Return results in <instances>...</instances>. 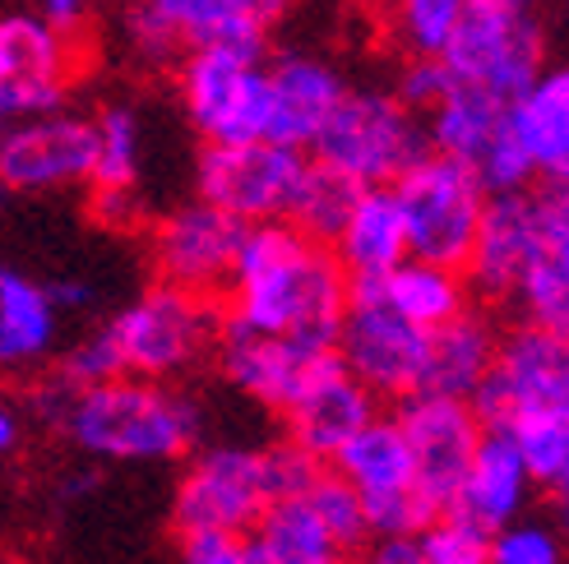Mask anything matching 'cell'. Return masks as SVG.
<instances>
[{
	"label": "cell",
	"instance_id": "cell-35",
	"mask_svg": "<svg viewBox=\"0 0 569 564\" xmlns=\"http://www.w3.org/2000/svg\"><path fill=\"white\" fill-rule=\"evenodd\" d=\"M463 0H389V28L403 51L440 56L453 23H459Z\"/></svg>",
	"mask_w": 569,
	"mask_h": 564
},
{
	"label": "cell",
	"instance_id": "cell-46",
	"mask_svg": "<svg viewBox=\"0 0 569 564\" xmlns=\"http://www.w3.org/2000/svg\"><path fill=\"white\" fill-rule=\"evenodd\" d=\"M19 435H23V421H19V412L0 403V459L14 454V449H19Z\"/></svg>",
	"mask_w": 569,
	"mask_h": 564
},
{
	"label": "cell",
	"instance_id": "cell-34",
	"mask_svg": "<svg viewBox=\"0 0 569 564\" xmlns=\"http://www.w3.org/2000/svg\"><path fill=\"white\" fill-rule=\"evenodd\" d=\"M306 504L316 510V518L333 532V542L343 546L348 555L371 546V527H366V510H361V495L348 482L343 472H333L329 463L316 472V482L306 486Z\"/></svg>",
	"mask_w": 569,
	"mask_h": 564
},
{
	"label": "cell",
	"instance_id": "cell-15",
	"mask_svg": "<svg viewBox=\"0 0 569 564\" xmlns=\"http://www.w3.org/2000/svg\"><path fill=\"white\" fill-rule=\"evenodd\" d=\"M74 79L70 33L42 14H0V121H28L66 107Z\"/></svg>",
	"mask_w": 569,
	"mask_h": 564
},
{
	"label": "cell",
	"instance_id": "cell-5",
	"mask_svg": "<svg viewBox=\"0 0 569 564\" xmlns=\"http://www.w3.org/2000/svg\"><path fill=\"white\" fill-rule=\"evenodd\" d=\"M306 153L352 177L357 185H389L421 153H431V144H426L421 117L389 89H348Z\"/></svg>",
	"mask_w": 569,
	"mask_h": 564
},
{
	"label": "cell",
	"instance_id": "cell-22",
	"mask_svg": "<svg viewBox=\"0 0 569 564\" xmlns=\"http://www.w3.org/2000/svg\"><path fill=\"white\" fill-rule=\"evenodd\" d=\"M509 130H515L519 149L528 153L537 181H569V70L542 66L528 89L505 102Z\"/></svg>",
	"mask_w": 569,
	"mask_h": 564
},
{
	"label": "cell",
	"instance_id": "cell-12",
	"mask_svg": "<svg viewBox=\"0 0 569 564\" xmlns=\"http://www.w3.org/2000/svg\"><path fill=\"white\" fill-rule=\"evenodd\" d=\"M306 149L273 144V139H246V144H204L194 162L199 200L232 213L241 222L288 218L292 194L306 177Z\"/></svg>",
	"mask_w": 569,
	"mask_h": 564
},
{
	"label": "cell",
	"instance_id": "cell-17",
	"mask_svg": "<svg viewBox=\"0 0 569 564\" xmlns=\"http://www.w3.org/2000/svg\"><path fill=\"white\" fill-rule=\"evenodd\" d=\"M246 236V222L222 213L204 200L172 209L158 232H153V264L158 278L172 288L199 292V296H227L232 288V269H237V250Z\"/></svg>",
	"mask_w": 569,
	"mask_h": 564
},
{
	"label": "cell",
	"instance_id": "cell-8",
	"mask_svg": "<svg viewBox=\"0 0 569 564\" xmlns=\"http://www.w3.org/2000/svg\"><path fill=\"white\" fill-rule=\"evenodd\" d=\"M292 0H134L126 33L149 66H177L190 47H269Z\"/></svg>",
	"mask_w": 569,
	"mask_h": 564
},
{
	"label": "cell",
	"instance_id": "cell-7",
	"mask_svg": "<svg viewBox=\"0 0 569 564\" xmlns=\"http://www.w3.org/2000/svg\"><path fill=\"white\" fill-rule=\"evenodd\" d=\"M218 324H222L218 296H199L172 288V282H158L144 296H134L107 329L121 348L126 375L172 380L194 371L204 356H213Z\"/></svg>",
	"mask_w": 569,
	"mask_h": 564
},
{
	"label": "cell",
	"instance_id": "cell-36",
	"mask_svg": "<svg viewBox=\"0 0 569 564\" xmlns=\"http://www.w3.org/2000/svg\"><path fill=\"white\" fill-rule=\"evenodd\" d=\"M487 564H565L560 532L537 518H515L487 537Z\"/></svg>",
	"mask_w": 569,
	"mask_h": 564
},
{
	"label": "cell",
	"instance_id": "cell-28",
	"mask_svg": "<svg viewBox=\"0 0 569 564\" xmlns=\"http://www.w3.org/2000/svg\"><path fill=\"white\" fill-rule=\"evenodd\" d=\"M421 125H426L431 153H445L472 172V162L487 153L496 130L505 125V102L481 93V89H468V83H453V89L421 117Z\"/></svg>",
	"mask_w": 569,
	"mask_h": 564
},
{
	"label": "cell",
	"instance_id": "cell-30",
	"mask_svg": "<svg viewBox=\"0 0 569 564\" xmlns=\"http://www.w3.org/2000/svg\"><path fill=\"white\" fill-rule=\"evenodd\" d=\"M361 190H366V185H357L352 177L333 172V167H325V162L310 158V162H306V177H301V185H297V194H292L288 222H292L301 236L320 241V245H333V236L343 232V222H348V213H352V204H357Z\"/></svg>",
	"mask_w": 569,
	"mask_h": 564
},
{
	"label": "cell",
	"instance_id": "cell-9",
	"mask_svg": "<svg viewBox=\"0 0 569 564\" xmlns=\"http://www.w3.org/2000/svg\"><path fill=\"white\" fill-rule=\"evenodd\" d=\"M389 185L398 194V209H403L408 255L445 264V269H463L481 209H487L481 181L463 162H453L445 153H421Z\"/></svg>",
	"mask_w": 569,
	"mask_h": 564
},
{
	"label": "cell",
	"instance_id": "cell-42",
	"mask_svg": "<svg viewBox=\"0 0 569 564\" xmlns=\"http://www.w3.org/2000/svg\"><path fill=\"white\" fill-rule=\"evenodd\" d=\"M181 564H260L246 532H186Z\"/></svg>",
	"mask_w": 569,
	"mask_h": 564
},
{
	"label": "cell",
	"instance_id": "cell-13",
	"mask_svg": "<svg viewBox=\"0 0 569 564\" xmlns=\"http://www.w3.org/2000/svg\"><path fill=\"white\" fill-rule=\"evenodd\" d=\"M269 500L264 449L222 444L204 449L186 467L172 495V523L181 537L186 532H250Z\"/></svg>",
	"mask_w": 569,
	"mask_h": 564
},
{
	"label": "cell",
	"instance_id": "cell-39",
	"mask_svg": "<svg viewBox=\"0 0 569 564\" xmlns=\"http://www.w3.org/2000/svg\"><path fill=\"white\" fill-rule=\"evenodd\" d=\"M126 375V365H121V348H117V338H111V329L102 324L98 333L89 338H79L74 352L61 361V380L83 389V384H107V380H117Z\"/></svg>",
	"mask_w": 569,
	"mask_h": 564
},
{
	"label": "cell",
	"instance_id": "cell-27",
	"mask_svg": "<svg viewBox=\"0 0 569 564\" xmlns=\"http://www.w3.org/2000/svg\"><path fill=\"white\" fill-rule=\"evenodd\" d=\"M380 282V292L385 301L398 310L403 320H412L417 329H440L445 320L453 315H463L472 292H468V278L463 269H445V264H431V260H417L408 255L403 264H393Z\"/></svg>",
	"mask_w": 569,
	"mask_h": 564
},
{
	"label": "cell",
	"instance_id": "cell-25",
	"mask_svg": "<svg viewBox=\"0 0 569 564\" xmlns=\"http://www.w3.org/2000/svg\"><path fill=\"white\" fill-rule=\"evenodd\" d=\"M56 320L61 310L51 305L47 282L0 264V365H38L56 343Z\"/></svg>",
	"mask_w": 569,
	"mask_h": 564
},
{
	"label": "cell",
	"instance_id": "cell-40",
	"mask_svg": "<svg viewBox=\"0 0 569 564\" xmlns=\"http://www.w3.org/2000/svg\"><path fill=\"white\" fill-rule=\"evenodd\" d=\"M449 89H453V74H449V66L440 61V56H412V61L403 66V74H398L393 98L408 111H417V117H426Z\"/></svg>",
	"mask_w": 569,
	"mask_h": 564
},
{
	"label": "cell",
	"instance_id": "cell-48",
	"mask_svg": "<svg viewBox=\"0 0 569 564\" xmlns=\"http://www.w3.org/2000/svg\"><path fill=\"white\" fill-rule=\"evenodd\" d=\"M528 6H537V0H528Z\"/></svg>",
	"mask_w": 569,
	"mask_h": 564
},
{
	"label": "cell",
	"instance_id": "cell-45",
	"mask_svg": "<svg viewBox=\"0 0 569 564\" xmlns=\"http://www.w3.org/2000/svg\"><path fill=\"white\" fill-rule=\"evenodd\" d=\"M47 296H51L56 310H70V305H89L93 288L89 282H47Z\"/></svg>",
	"mask_w": 569,
	"mask_h": 564
},
{
	"label": "cell",
	"instance_id": "cell-19",
	"mask_svg": "<svg viewBox=\"0 0 569 564\" xmlns=\"http://www.w3.org/2000/svg\"><path fill=\"white\" fill-rule=\"evenodd\" d=\"M376 412H380V399L366 384H357L333 352L320 371L306 380L297 399L282 407V421H288L292 444H301L310 459L329 463Z\"/></svg>",
	"mask_w": 569,
	"mask_h": 564
},
{
	"label": "cell",
	"instance_id": "cell-23",
	"mask_svg": "<svg viewBox=\"0 0 569 564\" xmlns=\"http://www.w3.org/2000/svg\"><path fill=\"white\" fill-rule=\"evenodd\" d=\"M329 250L338 255V264H343L348 282L385 278L393 264H403L408 228H403V209H398L393 185H366Z\"/></svg>",
	"mask_w": 569,
	"mask_h": 564
},
{
	"label": "cell",
	"instance_id": "cell-3",
	"mask_svg": "<svg viewBox=\"0 0 569 564\" xmlns=\"http://www.w3.org/2000/svg\"><path fill=\"white\" fill-rule=\"evenodd\" d=\"M551 245H569V190L556 181H532L509 194H487L477 236L468 250V292L509 301L523 269Z\"/></svg>",
	"mask_w": 569,
	"mask_h": 564
},
{
	"label": "cell",
	"instance_id": "cell-29",
	"mask_svg": "<svg viewBox=\"0 0 569 564\" xmlns=\"http://www.w3.org/2000/svg\"><path fill=\"white\" fill-rule=\"evenodd\" d=\"M333 472H343L357 495H385L412 486V449L398 431L393 412H376L366 426L329 459Z\"/></svg>",
	"mask_w": 569,
	"mask_h": 564
},
{
	"label": "cell",
	"instance_id": "cell-11",
	"mask_svg": "<svg viewBox=\"0 0 569 564\" xmlns=\"http://www.w3.org/2000/svg\"><path fill=\"white\" fill-rule=\"evenodd\" d=\"M481 431H505L523 412L569 407V333L519 324L496 338L491 371L468 399Z\"/></svg>",
	"mask_w": 569,
	"mask_h": 564
},
{
	"label": "cell",
	"instance_id": "cell-21",
	"mask_svg": "<svg viewBox=\"0 0 569 564\" xmlns=\"http://www.w3.org/2000/svg\"><path fill=\"white\" fill-rule=\"evenodd\" d=\"M264 70H269V134L264 139L288 144V149H310V139L320 134L338 98L348 93L343 74L306 51H288L278 61H264Z\"/></svg>",
	"mask_w": 569,
	"mask_h": 564
},
{
	"label": "cell",
	"instance_id": "cell-1",
	"mask_svg": "<svg viewBox=\"0 0 569 564\" xmlns=\"http://www.w3.org/2000/svg\"><path fill=\"white\" fill-rule=\"evenodd\" d=\"M348 305V273L329 245L301 236L288 218L246 222L227 315L250 329L333 348Z\"/></svg>",
	"mask_w": 569,
	"mask_h": 564
},
{
	"label": "cell",
	"instance_id": "cell-2",
	"mask_svg": "<svg viewBox=\"0 0 569 564\" xmlns=\"http://www.w3.org/2000/svg\"><path fill=\"white\" fill-rule=\"evenodd\" d=\"M33 412L74 449L111 463H172L199 440V407L158 380L117 375L107 384H66L61 375L33 393Z\"/></svg>",
	"mask_w": 569,
	"mask_h": 564
},
{
	"label": "cell",
	"instance_id": "cell-43",
	"mask_svg": "<svg viewBox=\"0 0 569 564\" xmlns=\"http://www.w3.org/2000/svg\"><path fill=\"white\" fill-rule=\"evenodd\" d=\"M89 6L93 0H38V14L61 33H79L83 19H89Z\"/></svg>",
	"mask_w": 569,
	"mask_h": 564
},
{
	"label": "cell",
	"instance_id": "cell-32",
	"mask_svg": "<svg viewBox=\"0 0 569 564\" xmlns=\"http://www.w3.org/2000/svg\"><path fill=\"white\" fill-rule=\"evenodd\" d=\"M139 144H144V130H139L134 107L111 102L102 107V117L93 121V190H134L139 181Z\"/></svg>",
	"mask_w": 569,
	"mask_h": 564
},
{
	"label": "cell",
	"instance_id": "cell-49",
	"mask_svg": "<svg viewBox=\"0 0 569 564\" xmlns=\"http://www.w3.org/2000/svg\"><path fill=\"white\" fill-rule=\"evenodd\" d=\"M348 564H352V560H348Z\"/></svg>",
	"mask_w": 569,
	"mask_h": 564
},
{
	"label": "cell",
	"instance_id": "cell-6",
	"mask_svg": "<svg viewBox=\"0 0 569 564\" xmlns=\"http://www.w3.org/2000/svg\"><path fill=\"white\" fill-rule=\"evenodd\" d=\"M269 47H190L177 61L181 107L204 144H246L269 134Z\"/></svg>",
	"mask_w": 569,
	"mask_h": 564
},
{
	"label": "cell",
	"instance_id": "cell-14",
	"mask_svg": "<svg viewBox=\"0 0 569 564\" xmlns=\"http://www.w3.org/2000/svg\"><path fill=\"white\" fill-rule=\"evenodd\" d=\"M393 421L412 449V491L436 514H449L481 440V421L472 416L468 399H445V393H408L393 403Z\"/></svg>",
	"mask_w": 569,
	"mask_h": 564
},
{
	"label": "cell",
	"instance_id": "cell-18",
	"mask_svg": "<svg viewBox=\"0 0 569 564\" xmlns=\"http://www.w3.org/2000/svg\"><path fill=\"white\" fill-rule=\"evenodd\" d=\"M93 172V121L66 117L61 107L42 117L10 121L0 134V190L38 194L89 181Z\"/></svg>",
	"mask_w": 569,
	"mask_h": 564
},
{
	"label": "cell",
	"instance_id": "cell-16",
	"mask_svg": "<svg viewBox=\"0 0 569 564\" xmlns=\"http://www.w3.org/2000/svg\"><path fill=\"white\" fill-rule=\"evenodd\" d=\"M329 356H333V348H316V343H301V338L250 329L222 310L218 343H213L218 371L237 393H246V399L264 403L273 412L288 407Z\"/></svg>",
	"mask_w": 569,
	"mask_h": 564
},
{
	"label": "cell",
	"instance_id": "cell-44",
	"mask_svg": "<svg viewBox=\"0 0 569 564\" xmlns=\"http://www.w3.org/2000/svg\"><path fill=\"white\" fill-rule=\"evenodd\" d=\"M361 564H426V560H421L417 537H380V542H371V555Z\"/></svg>",
	"mask_w": 569,
	"mask_h": 564
},
{
	"label": "cell",
	"instance_id": "cell-37",
	"mask_svg": "<svg viewBox=\"0 0 569 564\" xmlns=\"http://www.w3.org/2000/svg\"><path fill=\"white\" fill-rule=\"evenodd\" d=\"M361 510H366V527H371V542H380V537H417L426 523L440 518L412 486L408 491H385V495H361Z\"/></svg>",
	"mask_w": 569,
	"mask_h": 564
},
{
	"label": "cell",
	"instance_id": "cell-33",
	"mask_svg": "<svg viewBox=\"0 0 569 564\" xmlns=\"http://www.w3.org/2000/svg\"><path fill=\"white\" fill-rule=\"evenodd\" d=\"M509 301H519L528 324L569 333V245L542 250V255L523 269L519 288Z\"/></svg>",
	"mask_w": 569,
	"mask_h": 564
},
{
	"label": "cell",
	"instance_id": "cell-20",
	"mask_svg": "<svg viewBox=\"0 0 569 564\" xmlns=\"http://www.w3.org/2000/svg\"><path fill=\"white\" fill-rule=\"evenodd\" d=\"M532 476L519 459L515 440L505 431H481L477 449H472V463L459 482V495L449 504V518H459L468 527H477L481 537H491L496 527L515 523L519 514H528L532 504Z\"/></svg>",
	"mask_w": 569,
	"mask_h": 564
},
{
	"label": "cell",
	"instance_id": "cell-24",
	"mask_svg": "<svg viewBox=\"0 0 569 564\" xmlns=\"http://www.w3.org/2000/svg\"><path fill=\"white\" fill-rule=\"evenodd\" d=\"M496 324L481 310L445 320L440 329L426 333V356H421V380L417 393H445V399H472L481 375L491 371L496 356Z\"/></svg>",
	"mask_w": 569,
	"mask_h": 564
},
{
	"label": "cell",
	"instance_id": "cell-38",
	"mask_svg": "<svg viewBox=\"0 0 569 564\" xmlns=\"http://www.w3.org/2000/svg\"><path fill=\"white\" fill-rule=\"evenodd\" d=\"M417 546L426 564H487V537L477 527L440 514L436 523H426L417 532Z\"/></svg>",
	"mask_w": 569,
	"mask_h": 564
},
{
	"label": "cell",
	"instance_id": "cell-26",
	"mask_svg": "<svg viewBox=\"0 0 569 564\" xmlns=\"http://www.w3.org/2000/svg\"><path fill=\"white\" fill-rule=\"evenodd\" d=\"M246 537L264 564H348V551L338 546L333 532L316 518L306 495L269 500Z\"/></svg>",
	"mask_w": 569,
	"mask_h": 564
},
{
	"label": "cell",
	"instance_id": "cell-41",
	"mask_svg": "<svg viewBox=\"0 0 569 564\" xmlns=\"http://www.w3.org/2000/svg\"><path fill=\"white\" fill-rule=\"evenodd\" d=\"M325 463L310 459L301 444L282 440V444H269L264 449V476H269V495L282 500V495H306V486L316 482V472Z\"/></svg>",
	"mask_w": 569,
	"mask_h": 564
},
{
	"label": "cell",
	"instance_id": "cell-10",
	"mask_svg": "<svg viewBox=\"0 0 569 564\" xmlns=\"http://www.w3.org/2000/svg\"><path fill=\"white\" fill-rule=\"evenodd\" d=\"M333 352L343 361V371L371 389L380 403H398L417 393L426 329L398 315L385 301L376 278H357L348 282V305H343V320H338Z\"/></svg>",
	"mask_w": 569,
	"mask_h": 564
},
{
	"label": "cell",
	"instance_id": "cell-31",
	"mask_svg": "<svg viewBox=\"0 0 569 564\" xmlns=\"http://www.w3.org/2000/svg\"><path fill=\"white\" fill-rule=\"evenodd\" d=\"M505 435L515 440L532 486L565 495V486H569V407L523 412V416L509 421Z\"/></svg>",
	"mask_w": 569,
	"mask_h": 564
},
{
	"label": "cell",
	"instance_id": "cell-4",
	"mask_svg": "<svg viewBox=\"0 0 569 564\" xmlns=\"http://www.w3.org/2000/svg\"><path fill=\"white\" fill-rule=\"evenodd\" d=\"M440 61L453 83L515 102L547 66V23L528 0H463Z\"/></svg>",
	"mask_w": 569,
	"mask_h": 564
},
{
	"label": "cell",
	"instance_id": "cell-47",
	"mask_svg": "<svg viewBox=\"0 0 569 564\" xmlns=\"http://www.w3.org/2000/svg\"><path fill=\"white\" fill-rule=\"evenodd\" d=\"M98 486V472H79V476H70V482H66V491L74 495V491H93Z\"/></svg>",
	"mask_w": 569,
	"mask_h": 564
}]
</instances>
